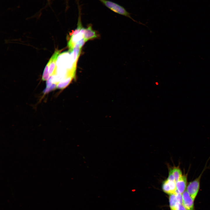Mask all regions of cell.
<instances>
[{
    "label": "cell",
    "instance_id": "1",
    "mask_svg": "<svg viewBox=\"0 0 210 210\" xmlns=\"http://www.w3.org/2000/svg\"><path fill=\"white\" fill-rule=\"evenodd\" d=\"M104 5L115 13L127 17L138 23L145 25L134 20L131 16V13L128 12L123 6L111 1L108 0H98Z\"/></svg>",
    "mask_w": 210,
    "mask_h": 210
},
{
    "label": "cell",
    "instance_id": "2",
    "mask_svg": "<svg viewBox=\"0 0 210 210\" xmlns=\"http://www.w3.org/2000/svg\"><path fill=\"white\" fill-rule=\"evenodd\" d=\"M201 176L194 181L190 182L187 188V191L193 200L195 199L198 192L200 186Z\"/></svg>",
    "mask_w": 210,
    "mask_h": 210
},
{
    "label": "cell",
    "instance_id": "3",
    "mask_svg": "<svg viewBox=\"0 0 210 210\" xmlns=\"http://www.w3.org/2000/svg\"><path fill=\"white\" fill-rule=\"evenodd\" d=\"M85 29L82 27L79 33L74 35L71 36L67 43V46L69 49V52H71L76 43L83 38Z\"/></svg>",
    "mask_w": 210,
    "mask_h": 210
},
{
    "label": "cell",
    "instance_id": "4",
    "mask_svg": "<svg viewBox=\"0 0 210 210\" xmlns=\"http://www.w3.org/2000/svg\"><path fill=\"white\" fill-rule=\"evenodd\" d=\"M176 182L169 180H165L163 183L162 188L165 193L170 195L174 194L176 191Z\"/></svg>",
    "mask_w": 210,
    "mask_h": 210
},
{
    "label": "cell",
    "instance_id": "5",
    "mask_svg": "<svg viewBox=\"0 0 210 210\" xmlns=\"http://www.w3.org/2000/svg\"><path fill=\"white\" fill-rule=\"evenodd\" d=\"M59 50L55 51L48 61L49 73L50 76L55 74L56 69V62L58 57L60 54Z\"/></svg>",
    "mask_w": 210,
    "mask_h": 210
},
{
    "label": "cell",
    "instance_id": "6",
    "mask_svg": "<svg viewBox=\"0 0 210 210\" xmlns=\"http://www.w3.org/2000/svg\"><path fill=\"white\" fill-rule=\"evenodd\" d=\"M183 204L187 210H194V200L187 191L182 194Z\"/></svg>",
    "mask_w": 210,
    "mask_h": 210
},
{
    "label": "cell",
    "instance_id": "7",
    "mask_svg": "<svg viewBox=\"0 0 210 210\" xmlns=\"http://www.w3.org/2000/svg\"><path fill=\"white\" fill-rule=\"evenodd\" d=\"M187 182V176L183 175L176 182V186L177 191L181 194L185 191L186 188Z\"/></svg>",
    "mask_w": 210,
    "mask_h": 210
},
{
    "label": "cell",
    "instance_id": "8",
    "mask_svg": "<svg viewBox=\"0 0 210 210\" xmlns=\"http://www.w3.org/2000/svg\"><path fill=\"white\" fill-rule=\"evenodd\" d=\"M97 37V36L95 32L92 29L91 26H88L87 28L85 29L84 34L83 38L85 42L89 40Z\"/></svg>",
    "mask_w": 210,
    "mask_h": 210
},
{
    "label": "cell",
    "instance_id": "9",
    "mask_svg": "<svg viewBox=\"0 0 210 210\" xmlns=\"http://www.w3.org/2000/svg\"><path fill=\"white\" fill-rule=\"evenodd\" d=\"M75 75H70L61 80L58 86L61 88H64L66 87L71 82Z\"/></svg>",
    "mask_w": 210,
    "mask_h": 210
},
{
    "label": "cell",
    "instance_id": "10",
    "mask_svg": "<svg viewBox=\"0 0 210 210\" xmlns=\"http://www.w3.org/2000/svg\"><path fill=\"white\" fill-rule=\"evenodd\" d=\"M172 171L176 182L182 176V172L179 167H174L172 169Z\"/></svg>",
    "mask_w": 210,
    "mask_h": 210
},
{
    "label": "cell",
    "instance_id": "11",
    "mask_svg": "<svg viewBox=\"0 0 210 210\" xmlns=\"http://www.w3.org/2000/svg\"><path fill=\"white\" fill-rule=\"evenodd\" d=\"M169 204L171 209H172L178 203L176 198L175 193L170 195L169 198Z\"/></svg>",
    "mask_w": 210,
    "mask_h": 210
},
{
    "label": "cell",
    "instance_id": "12",
    "mask_svg": "<svg viewBox=\"0 0 210 210\" xmlns=\"http://www.w3.org/2000/svg\"><path fill=\"white\" fill-rule=\"evenodd\" d=\"M49 63L48 62L44 69L42 76V79L45 80L47 79L49 77V73H48Z\"/></svg>",
    "mask_w": 210,
    "mask_h": 210
},
{
    "label": "cell",
    "instance_id": "13",
    "mask_svg": "<svg viewBox=\"0 0 210 210\" xmlns=\"http://www.w3.org/2000/svg\"><path fill=\"white\" fill-rule=\"evenodd\" d=\"M171 210H187L183 204L178 203Z\"/></svg>",
    "mask_w": 210,
    "mask_h": 210
},
{
    "label": "cell",
    "instance_id": "14",
    "mask_svg": "<svg viewBox=\"0 0 210 210\" xmlns=\"http://www.w3.org/2000/svg\"><path fill=\"white\" fill-rule=\"evenodd\" d=\"M176 197L178 203L183 204V198L182 194L178 192L177 190L175 193Z\"/></svg>",
    "mask_w": 210,
    "mask_h": 210
},
{
    "label": "cell",
    "instance_id": "15",
    "mask_svg": "<svg viewBox=\"0 0 210 210\" xmlns=\"http://www.w3.org/2000/svg\"><path fill=\"white\" fill-rule=\"evenodd\" d=\"M167 179L169 180L175 181L174 176L172 173V169H170L169 171V176Z\"/></svg>",
    "mask_w": 210,
    "mask_h": 210
}]
</instances>
